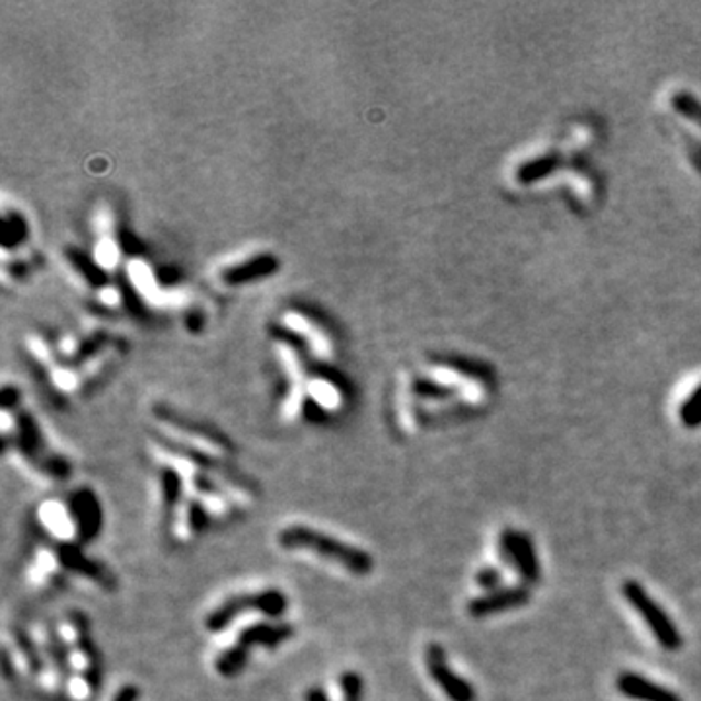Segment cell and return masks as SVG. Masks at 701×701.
I'll use <instances>...</instances> for the list:
<instances>
[{
  "instance_id": "cell-6",
  "label": "cell",
  "mask_w": 701,
  "mask_h": 701,
  "mask_svg": "<svg viewBox=\"0 0 701 701\" xmlns=\"http://www.w3.org/2000/svg\"><path fill=\"white\" fill-rule=\"evenodd\" d=\"M68 513L75 525L76 540L80 546L94 542L104 528V510L96 492L90 487L76 489L68 499Z\"/></svg>"
},
{
  "instance_id": "cell-25",
  "label": "cell",
  "mask_w": 701,
  "mask_h": 701,
  "mask_svg": "<svg viewBox=\"0 0 701 701\" xmlns=\"http://www.w3.org/2000/svg\"><path fill=\"white\" fill-rule=\"evenodd\" d=\"M139 688L134 684H126L119 688V692L114 695V700L111 701H139Z\"/></svg>"
},
{
  "instance_id": "cell-20",
  "label": "cell",
  "mask_w": 701,
  "mask_h": 701,
  "mask_svg": "<svg viewBox=\"0 0 701 701\" xmlns=\"http://www.w3.org/2000/svg\"><path fill=\"white\" fill-rule=\"evenodd\" d=\"M310 396L314 398L317 406H322L324 409H335L339 400H342L337 388L332 382L322 380V378H316V380L310 382Z\"/></svg>"
},
{
  "instance_id": "cell-26",
  "label": "cell",
  "mask_w": 701,
  "mask_h": 701,
  "mask_svg": "<svg viewBox=\"0 0 701 701\" xmlns=\"http://www.w3.org/2000/svg\"><path fill=\"white\" fill-rule=\"evenodd\" d=\"M55 382H57L61 388L71 390V388H75L76 386V376L73 375V373H68V370H57V373H55Z\"/></svg>"
},
{
  "instance_id": "cell-24",
  "label": "cell",
  "mask_w": 701,
  "mask_h": 701,
  "mask_svg": "<svg viewBox=\"0 0 701 701\" xmlns=\"http://www.w3.org/2000/svg\"><path fill=\"white\" fill-rule=\"evenodd\" d=\"M476 583L479 589H484L485 593H495L503 589V575L499 569L485 568L477 571Z\"/></svg>"
},
{
  "instance_id": "cell-13",
  "label": "cell",
  "mask_w": 701,
  "mask_h": 701,
  "mask_svg": "<svg viewBox=\"0 0 701 701\" xmlns=\"http://www.w3.org/2000/svg\"><path fill=\"white\" fill-rule=\"evenodd\" d=\"M250 662V651H246L238 643H233L230 647H226L225 651H220L215 659V670L218 677L233 680L240 677L246 667Z\"/></svg>"
},
{
  "instance_id": "cell-28",
  "label": "cell",
  "mask_w": 701,
  "mask_h": 701,
  "mask_svg": "<svg viewBox=\"0 0 701 701\" xmlns=\"http://www.w3.org/2000/svg\"><path fill=\"white\" fill-rule=\"evenodd\" d=\"M30 349H32V353H34L37 359H50V349L45 347V343L40 342V339H35V337H32V339H30Z\"/></svg>"
},
{
  "instance_id": "cell-21",
  "label": "cell",
  "mask_w": 701,
  "mask_h": 701,
  "mask_svg": "<svg viewBox=\"0 0 701 701\" xmlns=\"http://www.w3.org/2000/svg\"><path fill=\"white\" fill-rule=\"evenodd\" d=\"M339 693H342V701H363L365 698V680L360 677L359 672H342L339 677Z\"/></svg>"
},
{
  "instance_id": "cell-5",
  "label": "cell",
  "mask_w": 701,
  "mask_h": 701,
  "mask_svg": "<svg viewBox=\"0 0 701 701\" xmlns=\"http://www.w3.org/2000/svg\"><path fill=\"white\" fill-rule=\"evenodd\" d=\"M425 667L434 684L451 701H476L477 693L474 686L459 677L446 662V651L443 645L431 643L425 649Z\"/></svg>"
},
{
  "instance_id": "cell-4",
  "label": "cell",
  "mask_w": 701,
  "mask_h": 701,
  "mask_svg": "<svg viewBox=\"0 0 701 701\" xmlns=\"http://www.w3.org/2000/svg\"><path fill=\"white\" fill-rule=\"evenodd\" d=\"M499 551L510 568L517 569L525 586H535L542 579V568L532 538L515 528H505L499 538Z\"/></svg>"
},
{
  "instance_id": "cell-16",
  "label": "cell",
  "mask_w": 701,
  "mask_h": 701,
  "mask_svg": "<svg viewBox=\"0 0 701 701\" xmlns=\"http://www.w3.org/2000/svg\"><path fill=\"white\" fill-rule=\"evenodd\" d=\"M129 277H131V281L137 287V291L141 292L147 301L160 304L164 294L159 291V284L154 281L151 268L144 261H139V259L131 261L129 263Z\"/></svg>"
},
{
  "instance_id": "cell-3",
  "label": "cell",
  "mask_w": 701,
  "mask_h": 701,
  "mask_svg": "<svg viewBox=\"0 0 701 701\" xmlns=\"http://www.w3.org/2000/svg\"><path fill=\"white\" fill-rule=\"evenodd\" d=\"M622 596L641 616L643 622L651 629V634L655 635V639L665 651H678L684 645V639H682V634L675 624V619L668 616L665 608L653 598L651 594L647 593V589L639 581H635V579L624 581Z\"/></svg>"
},
{
  "instance_id": "cell-29",
  "label": "cell",
  "mask_w": 701,
  "mask_h": 701,
  "mask_svg": "<svg viewBox=\"0 0 701 701\" xmlns=\"http://www.w3.org/2000/svg\"><path fill=\"white\" fill-rule=\"evenodd\" d=\"M96 226H98V230H101V233H108L109 226H111V217H109L108 213H100V215H98Z\"/></svg>"
},
{
  "instance_id": "cell-12",
  "label": "cell",
  "mask_w": 701,
  "mask_h": 701,
  "mask_svg": "<svg viewBox=\"0 0 701 701\" xmlns=\"http://www.w3.org/2000/svg\"><path fill=\"white\" fill-rule=\"evenodd\" d=\"M561 166V157L556 152L542 154L538 159L526 160L517 170L518 184H535L543 177H550Z\"/></svg>"
},
{
  "instance_id": "cell-9",
  "label": "cell",
  "mask_w": 701,
  "mask_h": 701,
  "mask_svg": "<svg viewBox=\"0 0 701 701\" xmlns=\"http://www.w3.org/2000/svg\"><path fill=\"white\" fill-rule=\"evenodd\" d=\"M57 561L58 565L68 573L90 579L100 586L109 589L114 584V575L101 563L88 558L80 548V543H61L57 548Z\"/></svg>"
},
{
  "instance_id": "cell-14",
  "label": "cell",
  "mask_w": 701,
  "mask_h": 701,
  "mask_svg": "<svg viewBox=\"0 0 701 701\" xmlns=\"http://www.w3.org/2000/svg\"><path fill=\"white\" fill-rule=\"evenodd\" d=\"M45 657L63 680L73 677V653L55 629H51L50 635H47V655Z\"/></svg>"
},
{
  "instance_id": "cell-30",
  "label": "cell",
  "mask_w": 701,
  "mask_h": 701,
  "mask_svg": "<svg viewBox=\"0 0 701 701\" xmlns=\"http://www.w3.org/2000/svg\"><path fill=\"white\" fill-rule=\"evenodd\" d=\"M101 301L106 302V304H117L119 302V292L116 289H106V291H101Z\"/></svg>"
},
{
  "instance_id": "cell-17",
  "label": "cell",
  "mask_w": 701,
  "mask_h": 701,
  "mask_svg": "<svg viewBox=\"0 0 701 701\" xmlns=\"http://www.w3.org/2000/svg\"><path fill=\"white\" fill-rule=\"evenodd\" d=\"M670 104H672V108H675L678 116L684 117V119L692 121L701 129V100H698L692 93L680 90V93L672 96Z\"/></svg>"
},
{
  "instance_id": "cell-7",
  "label": "cell",
  "mask_w": 701,
  "mask_h": 701,
  "mask_svg": "<svg viewBox=\"0 0 701 701\" xmlns=\"http://www.w3.org/2000/svg\"><path fill=\"white\" fill-rule=\"evenodd\" d=\"M532 601V593L528 586H503L495 593H487L479 598L467 604V614L472 618L482 619L510 612V610L522 608L528 602Z\"/></svg>"
},
{
  "instance_id": "cell-22",
  "label": "cell",
  "mask_w": 701,
  "mask_h": 701,
  "mask_svg": "<svg viewBox=\"0 0 701 701\" xmlns=\"http://www.w3.org/2000/svg\"><path fill=\"white\" fill-rule=\"evenodd\" d=\"M17 639L18 647H20V651L24 655L28 667H30V672H32V675H40L43 667H45V655H43V653L35 647L34 643H32V639H30L28 635L22 634V632H17Z\"/></svg>"
},
{
  "instance_id": "cell-15",
  "label": "cell",
  "mask_w": 701,
  "mask_h": 701,
  "mask_svg": "<svg viewBox=\"0 0 701 701\" xmlns=\"http://www.w3.org/2000/svg\"><path fill=\"white\" fill-rule=\"evenodd\" d=\"M284 324H287V327L292 330V332L304 335V337L309 339L310 347H312V350L316 353L317 357H327V355H330V343H327L326 337L320 334L316 327L310 326L306 317L301 316V314H296V312H291V314H287V316H284Z\"/></svg>"
},
{
  "instance_id": "cell-8",
  "label": "cell",
  "mask_w": 701,
  "mask_h": 701,
  "mask_svg": "<svg viewBox=\"0 0 701 701\" xmlns=\"http://www.w3.org/2000/svg\"><path fill=\"white\" fill-rule=\"evenodd\" d=\"M292 635H294V627L291 624L266 619V622H258V624L244 627L242 632L236 637V643L250 653L254 649L273 651V649H279L281 645L292 639Z\"/></svg>"
},
{
  "instance_id": "cell-23",
  "label": "cell",
  "mask_w": 701,
  "mask_h": 701,
  "mask_svg": "<svg viewBox=\"0 0 701 701\" xmlns=\"http://www.w3.org/2000/svg\"><path fill=\"white\" fill-rule=\"evenodd\" d=\"M94 258L100 263V268L114 269L117 266V261H119V248H117V244L111 238L106 236L96 246Z\"/></svg>"
},
{
  "instance_id": "cell-27",
  "label": "cell",
  "mask_w": 701,
  "mask_h": 701,
  "mask_svg": "<svg viewBox=\"0 0 701 701\" xmlns=\"http://www.w3.org/2000/svg\"><path fill=\"white\" fill-rule=\"evenodd\" d=\"M304 701H332L322 686H312L304 693Z\"/></svg>"
},
{
  "instance_id": "cell-1",
  "label": "cell",
  "mask_w": 701,
  "mask_h": 701,
  "mask_svg": "<svg viewBox=\"0 0 701 701\" xmlns=\"http://www.w3.org/2000/svg\"><path fill=\"white\" fill-rule=\"evenodd\" d=\"M277 543L284 551L312 553L350 575L367 576L375 569V560L368 551L349 542H343L335 536L320 532L317 528L304 525L284 526L277 535Z\"/></svg>"
},
{
  "instance_id": "cell-18",
  "label": "cell",
  "mask_w": 701,
  "mask_h": 701,
  "mask_svg": "<svg viewBox=\"0 0 701 701\" xmlns=\"http://www.w3.org/2000/svg\"><path fill=\"white\" fill-rule=\"evenodd\" d=\"M211 526L209 510L199 502H187L185 507V528L193 536H199Z\"/></svg>"
},
{
  "instance_id": "cell-19",
  "label": "cell",
  "mask_w": 701,
  "mask_h": 701,
  "mask_svg": "<svg viewBox=\"0 0 701 701\" xmlns=\"http://www.w3.org/2000/svg\"><path fill=\"white\" fill-rule=\"evenodd\" d=\"M678 416H680V423L686 429H698V427H701V385L682 401Z\"/></svg>"
},
{
  "instance_id": "cell-11",
  "label": "cell",
  "mask_w": 701,
  "mask_h": 701,
  "mask_svg": "<svg viewBox=\"0 0 701 701\" xmlns=\"http://www.w3.org/2000/svg\"><path fill=\"white\" fill-rule=\"evenodd\" d=\"M160 493H162V510L166 522H174L175 513L185 499L184 476L175 467L166 466L160 474Z\"/></svg>"
},
{
  "instance_id": "cell-2",
  "label": "cell",
  "mask_w": 701,
  "mask_h": 701,
  "mask_svg": "<svg viewBox=\"0 0 701 701\" xmlns=\"http://www.w3.org/2000/svg\"><path fill=\"white\" fill-rule=\"evenodd\" d=\"M289 598L279 589H263L258 593L234 594L205 618V627L209 634H223L234 622L242 618L244 614H261L268 619L279 622L287 614Z\"/></svg>"
},
{
  "instance_id": "cell-10",
  "label": "cell",
  "mask_w": 701,
  "mask_h": 701,
  "mask_svg": "<svg viewBox=\"0 0 701 701\" xmlns=\"http://www.w3.org/2000/svg\"><path fill=\"white\" fill-rule=\"evenodd\" d=\"M618 692L634 701H682L677 693L665 686L655 684L649 678L641 677L637 672H622L616 678Z\"/></svg>"
}]
</instances>
